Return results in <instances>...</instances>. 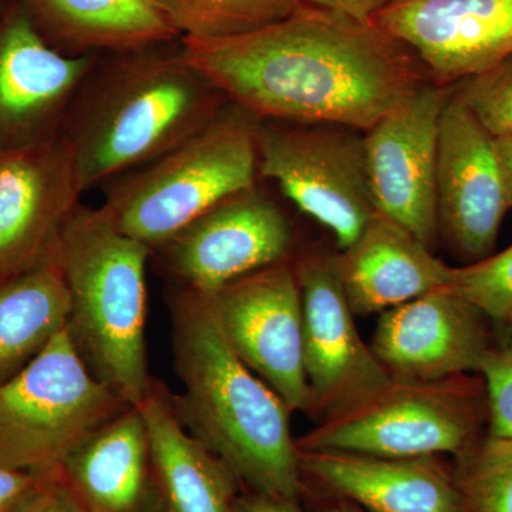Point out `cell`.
<instances>
[{
	"label": "cell",
	"mask_w": 512,
	"mask_h": 512,
	"mask_svg": "<svg viewBox=\"0 0 512 512\" xmlns=\"http://www.w3.org/2000/svg\"><path fill=\"white\" fill-rule=\"evenodd\" d=\"M180 45L228 101L269 123L367 131L426 84L412 50L372 22L305 2L255 32Z\"/></svg>",
	"instance_id": "6da1fadb"
},
{
	"label": "cell",
	"mask_w": 512,
	"mask_h": 512,
	"mask_svg": "<svg viewBox=\"0 0 512 512\" xmlns=\"http://www.w3.org/2000/svg\"><path fill=\"white\" fill-rule=\"evenodd\" d=\"M175 370L184 386L175 412L248 491L301 500L291 410L237 355L207 295L181 286L171 302Z\"/></svg>",
	"instance_id": "7a4b0ae2"
},
{
	"label": "cell",
	"mask_w": 512,
	"mask_h": 512,
	"mask_svg": "<svg viewBox=\"0 0 512 512\" xmlns=\"http://www.w3.org/2000/svg\"><path fill=\"white\" fill-rule=\"evenodd\" d=\"M165 46L100 56L83 83L62 130L83 192L163 156L227 106L181 49Z\"/></svg>",
	"instance_id": "3957f363"
},
{
	"label": "cell",
	"mask_w": 512,
	"mask_h": 512,
	"mask_svg": "<svg viewBox=\"0 0 512 512\" xmlns=\"http://www.w3.org/2000/svg\"><path fill=\"white\" fill-rule=\"evenodd\" d=\"M153 249L128 237L101 207L80 204L56 258L70 295L67 329L94 375L131 406L146 399L147 262Z\"/></svg>",
	"instance_id": "277c9868"
},
{
	"label": "cell",
	"mask_w": 512,
	"mask_h": 512,
	"mask_svg": "<svg viewBox=\"0 0 512 512\" xmlns=\"http://www.w3.org/2000/svg\"><path fill=\"white\" fill-rule=\"evenodd\" d=\"M258 126L228 101L197 134L104 185L101 210L121 232L156 251L218 202L254 187Z\"/></svg>",
	"instance_id": "5b68a950"
},
{
	"label": "cell",
	"mask_w": 512,
	"mask_h": 512,
	"mask_svg": "<svg viewBox=\"0 0 512 512\" xmlns=\"http://www.w3.org/2000/svg\"><path fill=\"white\" fill-rule=\"evenodd\" d=\"M487 400L480 375L443 380L390 377L363 399L318 421L298 450L383 457L466 458L483 441Z\"/></svg>",
	"instance_id": "8992f818"
},
{
	"label": "cell",
	"mask_w": 512,
	"mask_h": 512,
	"mask_svg": "<svg viewBox=\"0 0 512 512\" xmlns=\"http://www.w3.org/2000/svg\"><path fill=\"white\" fill-rule=\"evenodd\" d=\"M130 406L94 375L66 326L0 384V466L59 473L83 441Z\"/></svg>",
	"instance_id": "52a82bcc"
},
{
	"label": "cell",
	"mask_w": 512,
	"mask_h": 512,
	"mask_svg": "<svg viewBox=\"0 0 512 512\" xmlns=\"http://www.w3.org/2000/svg\"><path fill=\"white\" fill-rule=\"evenodd\" d=\"M353 128L259 121V180H271L302 212L333 232L340 251L375 217L363 137Z\"/></svg>",
	"instance_id": "ba28073f"
},
{
	"label": "cell",
	"mask_w": 512,
	"mask_h": 512,
	"mask_svg": "<svg viewBox=\"0 0 512 512\" xmlns=\"http://www.w3.org/2000/svg\"><path fill=\"white\" fill-rule=\"evenodd\" d=\"M202 292L237 355L281 396L292 413L312 416L303 365L301 291L293 261L285 259Z\"/></svg>",
	"instance_id": "9c48e42d"
},
{
	"label": "cell",
	"mask_w": 512,
	"mask_h": 512,
	"mask_svg": "<svg viewBox=\"0 0 512 512\" xmlns=\"http://www.w3.org/2000/svg\"><path fill=\"white\" fill-rule=\"evenodd\" d=\"M448 87L424 84L363 137L367 181L376 212L431 248L439 237L437 151Z\"/></svg>",
	"instance_id": "30bf717a"
},
{
	"label": "cell",
	"mask_w": 512,
	"mask_h": 512,
	"mask_svg": "<svg viewBox=\"0 0 512 512\" xmlns=\"http://www.w3.org/2000/svg\"><path fill=\"white\" fill-rule=\"evenodd\" d=\"M303 320V365L312 416L325 419L390 379L356 326L336 255L309 252L293 261Z\"/></svg>",
	"instance_id": "8fae6325"
},
{
	"label": "cell",
	"mask_w": 512,
	"mask_h": 512,
	"mask_svg": "<svg viewBox=\"0 0 512 512\" xmlns=\"http://www.w3.org/2000/svg\"><path fill=\"white\" fill-rule=\"evenodd\" d=\"M100 56H70L47 42L22 2L0 16V150L62 134Z\"/></svg>",
	"instance_id": "7c38bea8"
},
{
	"label": "cell",
	"mask_w": 512,
	"mask_h": 512,
	"mask_svg": "<svg viewBox=\"0 0 512 512\" xmlns=\"http://www.w3.org/2000/svg\"><path fill=\"white\" fill-rule=\"evenodd\" d=\"M291 242L284 212L255 184L215 204L153 254L160 252L181 286L214 291L285 261Z\"/></svg>",
	"instance_id": "4fadbf2b"
},
{
	"label": "cell",
	"mask_w": 512,
	"mask_h": 512,
	"mask_svg": "<svg viewBox=\"0 0 512 512\" xmlns=\"http://www.w3.org/2000/svg\"><path fill=\"white\" fill-rule=\"evenodd\" d=\"M511 210L495 137L456 94L441 113L437 151V218L458 255L476 262L493 254Z\"/></svg>",
	"instance_id": "5bb4252c"
},
{
	"label": "cell",
	"mask_w": 512,
	"mask_h": 512,
	"mask_svg": "<svg viewBox=\"0 0 512 512\" xmlns=\"http://www.w3.org/2000/svg\"><path fill=\"white\" fill-rule=\"evenodd\" d=\"M83 194L62 134L0 150V282L53 255Z\"/></svg>",
	"instance_id": "9a60e30c"
},
{
	"label": "cell",
	"mask_w": 512,
	"mask_h": 512,
	"mask_svg": "<svg viewBox=\"0 0 512 512\" xmlns=\"http://www.w3.org/2000/svg\"><path fill=\"white\" fill-rule=\"evenodd\" d=\"M372 23L412 50L440 87L512 55V0H389Z\"/></svg>",
	"instance_id": "2e32d148"
},
{
	"label": "cell",
	"mask_w": 512,
	"mask_h": 512,
	"mask_svg": "<svg viewBox=\"0 0 512 512\" xmlns=\"http://www.w3.org/2000/svg\"><path fill=\"white\" fill-rule=\"evenodd\" d=\"M490 319L450 289L380 313L370 348L394 379L478 375L493 342Z\"/></svg>",
	"instance_id": "e0dca14e"
},
{
	"label": "cell",
	"mask_w": 512,
	"mask_h": 512,
	"mask_svg": "<svg viewBox=\"0 0 512 512\" xmlns=\"http://www.w3.org/2000/svg\"><path fill=\"white\" fill-rule=\"evenodd\" d=\"M303 480L366 512H467L457 474L440 457L298 450Z\"/></svg>",
	"instance_id": "ac0fdd59"
},
{
	"label": "cell",
	"mask_w": 512,
	"mask_h": 512,
	"mask_svg": "<svg viewBox=\"0 0 512 512\" xmlns=\"http://www.w3.org/2000/svg\"><path fill=\"white\" fill-rule=\"evenodd\" d=\"M336 264L357 315L383 313L446 289L454 269L409 229L379 212L356 241L336 255Z\"/></svg>",
	"instance_id": "d6986e66"
},
{
	"label": "cell",
	"mask_w": 512,
	"mask_h": 512,
	"mask_svg": "<svg viewBox=\"0 0 512 512\" xmlns=\"http://www.w3.org/2000/svg\"><path fill=\"white\" fill-rule=\"evenodd\" d=\"M150 439L153 505L158 512H232L241 484L175 412L173 399L151 383L140 404Z\"/></svg>",
	"instance_id": "ffe728a7"
},
{
	"label": "cell",
	"mask_w": 512,
	"mask_h": 512,
	"mask_svg": "<svg viewBox=\"0 0 512 512\" xmlns=\"http://www.w3.org/2000/svg\"><path fill=\"white\" fill-rule=\"evenodd\" d=\"M60 474L90 512L150 510V439L140 407H128L94 431L66 458Z\"/></svg>",
	"instance_id": "44dd1931"
},
{
	"label": "cell",
	"mask_w": 512,
	"mask_h": 512,
	"mask_svg": "<svg viewBox=\"0 0 512 512\" xmlns=\"http://www.w3.org/2000/svg\"><path fill=\"white\" fill-rule=\"evenodd\" d=\"M47 42L70 56L171 45L180 35L150 0H20Z\"/></svg>",
	"instance_id": "7402d4cb"
},
{
	"label": "cell",
	"mask_w": 512,
	"mask_h": 512,
	"mask_svg": "<svg viewBox=\"0 0 512 512\" xmlns=\"http://www.w3.org/2000/svg\"><path fill=\"white\" fill-rule=\"evenodd\" d=\"M70 316V295L52 256L0 282V384L8 382L49 345Z\"/></svg>",
	"instance_id": "603a6c76"
},
{
	"label": "cell",
	"mask_w": 512,
	"mask_h": 512,
	"mask_svg": "<svg viewBox=\"0 0 512 512\" xmlns=\"http://www.w3.org/2000/svg\"><path fill=\"white\" fill-rule=\"evenodd\" d=\"M181 37L227 39L274 25L302 0H150Z\"/></svg>",
	"instance_id": "cb8c5ba5"
},
{
	"label": "cell",
	"mask_w": 512,
	"mask_h": 512,
	"mask_svg": "<svg viewBox=\"0 0 512 512\" xmlns=\"http://www.w3.org/2000/svg\"><path fill=\"white\" fill-rule=\"evenodd\" d=\"M478 375L487 400V433L477 450L488 456L512 454V323H497Z\"/></svg>",
	"instance_id": "d4e9b609"
},
{
	"label": "cell",
	"mask_w": 512,
	"mask_h": 512,
	"mask_svg": "<svg viewBox=\"0 0 512 512\" xmlns=\"http://www.w3.org/2000/svg\"><path fill=\"white\" fill-rule=\"evenodd\" d=\"M450 291L495 323H512V244L504 251L453 269Z\"/></svg>",
	"instance_id": "484cf974"
},
{
	"label": "cell",
	"mask_w": 512,
	"mask_h": 512,
	"mask_svg": "<svg viewBox=\"0 0 512 512\" xmlns=\"http://www.w3.org/2000/svg\"><path fill=\"white\" fill-rule=\"evenodd\" d=\"M454 94L491 136L512 134V55L461 82Z\"/></svg>",
	"instance_id": "4316f807"
},
{
	"label": "cell",
	"mask_w": 512,
	"mask_h": 512,
	"mask_svg": "<svg viewBox=\"0 0 512 512\" xmlns=\"http://www.w3.org/2000/svg\"><path fill=\"white\" fill-rule=\"evenodd\" d=\"M457 473L467 512H512V454L476 450Z\"/></svg>",
	"instance_id": "83f0119b"
},
{
	"label": "cell",
	"mask_w": 512,
	"mask_h": 512,
	"mask_svg": "<svg viewBox=\"0 0 512 512\" xmlns=\"http://www.w3.org/2000/svg\"><path fill=\"white\" fill-rule=\"evenodd\" d=\"M5 512H90L62 474L40 477L30 490Z\"/></svg>",
	"instance_id": "f1b7e54d"
},
{
	"label": "cell",
	"mask_w": 512,
	"mask_h": 512,
	"mask_svg": "<svg viewBox=\"0 0 512 512\" xmlns=\"http://www.w3.org/2000/svg\"><path fill=\"white\" fill-rule=\"evenodd\" d=\"M316 8L333 10L359 22L370 23L389 0H302Z\"/></svg>",
	"instance_id": "f546056e"
},
{
	"label": "cell",
	"mask_w": 512,
	"mask_h": 512,
	"mask_svg": "<svg viewBox=\"0 0 512 512\" xmlns=\"http://www.w3.org/2000/svg\"><path fill=\"white\" fill-rule=\"evenodd\" d=\"M39 478L26 471L0 466V512L8 511Z\"/></svg>",
	"instance_id": "4dcf8cb0"
},
{
	"label": "cell",
	"mask_w": 512,
	"mask_h": 512,
	"mask_svg": "<svg viewBox=\"0 0 512 512\" xmlns=\"http://www.w3.org/2000/svg\"><path fill=\"white\" fill-rule=\"evenodd\" d=\"M232 512H305L299 500L269 497V495L248 491L238 495Z\"/></svg>",
	"instance_id": "1f68e13d"
},
{
	"label": "cell",
	"mask_w": 512,
	"mask_h": 512,
	"mask_svg": "<svg viewBox=\"0 0 512 512\" xmlns=\"http://www.w3.org/2000/svg\"><path fill=\"white\" fill-rule=\"evenodd\" d=\"M309 497L312 512H366L345 498L322 490L316 485H303V493Z\"/></svg>",
	"instance_id": "d6a6232c"
},
{
	"label": "cell",
	"mask_w": 512,
	"mask_h": 512,
	"mask_svg": "<svg viewBox=\"0 0 512 512\" xmlns=\"http://www.w3.org/2000/svg\"><path fill=\"white\" fill-rule=\"evenodd\" d=\"M495 147H497L498 158H500L501 168H503L505 185H507L508 198H510L512 210V134L495 137Z\"/></svg>",
	"instance_id": "836d02e7"
},
{
	"label": "cell",
	"mask_w": 512,
	"mask_h": 512,
	"mask_svg": "<svg viewBox=\"0 0 512 512\" xmlns=\"http://www.w3.org/2000/svg\"><path fill=\"white\" fill-rule=\"evenodd\" d=\"M3 0H0V6H2ZM3 13H0V16H2Z\"/></svg>",
	"instance_id": "e575fe53"
}]
</instances>
